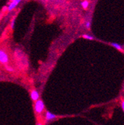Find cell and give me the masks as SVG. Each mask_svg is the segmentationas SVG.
I'll return each instance as SVG.
<instances>
[{"mask_svg": "<svg viewBox=\"0 0 124 125\" xmlns=\"http://www.w3.org/2000/svg\"><path fill=\"white\" fill-rule=\"evenodd\" d=\"M44 108H45V105L42 100H40V99L37 100L34 103V111L38 115L42 114V112L43 111Z\"/></svg>", "mask_w": 124, "mask_h": 125, "instance_id": "cell-1", "label": "cell"}, {"mask_svg": "<svg viewBox=\"0 0 124 125\" xmlns=\"http://www.w3.org/2000/svg\"><path fill=\"white\" fill-rule=\"evenodd\" d=\"M9 62V56L4 51L0 50V62L3 64L7 63Z\"/></svg>", "mask_w": 124, "mask_h": 125, "instance_id": "cell-2", "label": "cell"}, {"mask_svg": "<svg viewBox=\"0 0 124 125\" xmlns=\"http://www.w3.org/2000/svg\"><path fill=\"white\" fill-rule=\"evenodd\" d=\"M57 116L53 114L52 112L49 111H46V115H45V119L47 120V121H53L55 119H57Z\"/></svg>", "mask_w": 124, "mask_h": 125, "instance_id": "cell-3", "label": "cell"}, {"mask_svg": "<svg viewBox=\"0 0 124 125\" xmlns=\"http://www.w3.org/2000/svg\"><path fill=\"white\" fill-rule=\"evenodd\" d=\"M30 98H31L32 101H34V102H36L37 100H38L40 98V94H39L38 91L36 89H34L30 92Z\"/></svg>", "mask_w": 124, "mask_h": 125, "instance_id": "cell-4", "label": "cell"}, {"mask_svg": "<svg viewBox=\"0 0 124 125\" xmlns=\"http://www.w3.org/2000/svg\"><path fill=\"white\" fill-rule=\"evenodd\" d=\"M21 1V0H13V1L11 2V4L9 6V11H11L12 9H14L18 5V4Z\"/></svg>", "mask_w": 124, "mask_h": 125, "instance_id": "cell-5", "label": "cell"}, {"mask_svg": "<svg viewBox=\"0 0 124 125\" xmlns=\"http://www.w3.org/2000/svg\"><path fill=\"white\" fill-rule=\"evenodd\" d=\"M111 45H112L114 48H116V50H119V51H122L123 50V47L121 45H120L119 43H111Z\"/></svg>", "mask_w": 124, "mask_h": 125, "instance_id": "cell-6", "label": "cell"}, {"mask_svg": "<svg viewBox=\"0 0 124 125\" xmlns=\"http://www.w3.org/2000/svg\"><path fill=\"white\" fill-rule=\"evenodd\" d=\"M88 5H89V2H88V1H87V0H85V1H83V2H82V7H83L85 9H88Z\"/></svg>", "mask_w": 124, "mask_h": 125, "instance_id": "cell-7", "label": "cell"}, {"mask_svg": "<svg viewBox=\"0 0 124 125\" xmlns=\"http://www.w3.org/2000/svg\"><path fill=\"white\" fill-rule=\"evenodd\" d=\"M82 37L85 39H88V40H93L94 39V37L91 36V35H88V34H84L82 36Z\"/></svg>", "mask_w": 124, "mask_h": 125, "instance_id": "cell-8", "label": "cell"}, {"mask_svg": "<svg viewBox=\"0 0 124 125\" xmlns=\"http://www.w3.org/2000/svg\"><path fill=\"white\" fill-rule=\"evenodd\" d=\"M90 24H91L90 21H88V22H86V28H88V29H89V28H90Z\"/></svg>", "mask_w": 124, "mask_h": 125, "instance_id": "cell-9", "label": "cell"}, {"mask_svg": "<svg viewBox=\"0 0 124 125\" xmlns=\"http://www.w3.org/2000/svg\"><path fill=\"white\" fill-rule=\"evenodd\" d=\"M6 70H9V71H10V72H12V71H13V69H11V68L9 67V66H7V67H6Z\"/></svg>", "mask_w": 124, "mask_h": 125, "instance_id": "cell-10", "label": "cell"}, {"mask_svg": "<svg viewBox=\"0 0 124 125\" xmlns=\"http://www.w3.org/2000/svg\"><path fill=\"white\" fill-rule=\"evenodd\" d=\"M15 19H13V21H11V28H14V24H15Z\"/></svg>", "mask_w": 124, "mask_h": 125, "instance_id": "cell-11", "label": "cell"}, {"mask_svg": "<svg viewBox=\"0 0 124 125\" xmlns=\"http://www.w3.org/2000/svg\"><path fill=\"white\" fill-rule=\"evenodd\" d=\"M121 108H122L123 111H124V102L123 101L121 102Z\"/></svg>", "mask_w": 124, "mask_h": 125, "instance_id": "cell-12", "label": "cell"}, {"mask_svg": "<svg viewBox=\"0 0 124 125\" xmlns=\"http://www.w3.org/2000/svg\"><path fill=\"white\" fill-rule=\"evenodd\" d=\"M38 125H43V124H41V123H38Z\"/></svg>", "mask_w": 124, "mask_h": 125, "instance_id": "cell-13", "label": "cell"}]
</instances>
